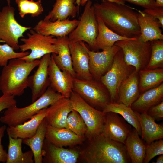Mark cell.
I'll list each match as a JSON object with an SVG mask.
<instances>
[{
  "mask_svg": "<svg viewBox=\"0 0 163 163\" xmlns=\"http://www.w3.org/2000/svg\"><path fill=\"white\" fill-rule=\"evenodd\" d=\"M83 41H70L69 46L72 66L76 78L83 79H93L89 71V56Z\"/></svg>",
  "mask_w": 163,
  "mask_h": 163,
  "instance_id": "16",
  "label": "cell"
},
{
  "mask_svg": "<svg viewBox=\"0 0 163 163\" xmlns=\"http://www.w3.org/2000/svg\"><path fill=\"white\" fill-rule=\"evenodd\" d=\"M42 163H75L80 153L73 149L55 146L45 139L42 149Z\"/></svg>",
  "mask_w": 163,
  "mask_h": 163,
  "instance_id": "18",
  "label": "cell"
},
{
  "mask_svg": "<svg viewBox=\"0 0 163 163\" xmlns=\"http://www.w3.org/2000/svg\"><path fill=\"white\" fill-rule=\"evenodd\" d=\"M84 6L78 25L68 37L71 41L85 42L92 51H97L98 50L96 45L98 25L92 2L88 1Z\"/></svg>",
  "mask_w": 163,
  "mask_h": 163,
  "instance_id": "6",
  "label": "cell"
},
{
  "mask_svg": "<svg viewBox=\"0 0 163 163\" xmlns=\"http://www.w3.org/2000/svg\"><path fill=\"white\" fill-rule=\"evenodd\" d=\"M76 4V0H56L52 9L43 19L55 21L75 18L79 12V6Z\"/></svg>",
  "mask_w": 163,
  "mask_h": 163,
  "instance_id": "27",
  "label": "cell"
},
{
  "mask_svg": "<svg viewBox=\"0 0 163 163\" xmlns=\"http://www.w3.org/2000/svg\"><path fill=\"white\" fill-rule=\"evenodd\" d=\"M56 39L55 44L57 53L51 54L55 63L62 71L68 72L74 78H76L72 66L68 36L58 37Z\"/></svg>",
  "mask_w": 163,
  "mask_h": 163,
  "instance_id": "23",
  "label": "cell"
},
{
  "mask_svg": "<svg viewBox=\"0 0 163 163\" xmlns=\"http://www.w3.org/2000/svg\"><path fill=\"white\" fill-rule=\"evenodd\" d=\"M146 113L155 120L163 119V101L150 107Z\"/></svg>",
  "mask_w": 163,
  "mask_h": 163,
  "instance_id": "39",
  "label": "cell"
},
{
  "mask_svg": "<svg viewBox=\"0 0 163 163\" xmlns=\"http://www.w3.org/2000/svg\"><path fill=\"white\" fill-rule=\"evenodd\" d=\"M139 89L143 93L157 87L163 82V68L149 69L146 68L138 72Z\"/></svg>",
  "mask_w": 163,
  "mask_h": 163,
  "instance_id": "33",
  "label": "cell"
},
{
  "mask_svg": "<svg viewBox=\"0 0 163 163\" xmlns=\"http://www.w3.org/2000/svg\"><path fill=\"white\" fill-rule=\"evenodd\" d=\"M18 7L19 14L22 18L26 15L30 14L35 17L42 14L44 11L41 0L34 1L33 0H15Z\"/></svg>",
  "mask_w": 163,
  "mask_h": 163,
  "instance_id": "34",
  "label": "cell"
},
{
  "mask_svg": "<svg viewBox=\"0 0 163 163\" xmlns=\"http://www.w3.org/2000/svg\"><path fill=\"white\" fill-rule=\"evenodd\" d=\"M96 17L100 18L110 29L117 34L129 38L140 34L138 13L125 4L102 0L93 4Z\"/></svg>",
  "mask_w": 163,
  "mask_h": 163,
  "instance_id": "1",
  "label": "cell"
},
{
  "mask_svg": "<svg viewBox=\"0 0 163 163\" xmlns=\"http://www.w3.org/2000/svg\"><path fill=\"white\" fill-rule=\"evenodd\" d=\"M65 128L78 135L84 137L87 130V126L83 118L79 113L74 109L67 116Z\"/></svg>",
  "mask_w": 163,
  "mask_h": 163,
  "instance_id": "35",
  "label": "cell"
},
{
  "mask_svg": "<svg viewBox=\"0 0 163 163\" xmlns=\"http://www.w3.org/2000/svg\"><path fill=\"white\" fill-rule=\"evenodd\" d=\"M47 108L40 110L29 121L15 126H8L6 129L8 135L14 138L23 139L33 136L46 117Z\"/></svg>",
  "mask_w": 163,
  "mask_h": 163,
  "instance_id": "22",
  "label": "cell"
},
{
  "mask_svg": "<svg viewBox=\"0 0 163 163\" xmlns=\"http://www.w3.org/2000/svg\"><path fill=\"white\" fill-rule=\"evenodd\" d=\"M40 60L27 62L20 58L10 60L3 67L0 76V90L3 94L20 96L28 87V79Z\"/></svg>",
  "mask_w": 163,
  "mask_h": 163,
  "instance_id": "3",
  "label": "cell"
},
{
  "mask_svg": "<svg viewBox=\"0 0 163 163\" xmlns=\"http://www.w3.org/2000/svg\"><path fill=\"white\" fill-rule=\"evenodd\" d=\"M131 125L117 113H106L101 133L105 137L124 144L132 130Z\"/></svg>",
  "mask_w": 163,
  "mask_h": 163,
  "instance_id": "13",
  "label": "cell"
},
{
  "mask_svg": "<svg viewBox=\"0 0 163 163\" xmlns=\"http://www.w3.org/2000/svg\"><path fill=\"white\" fill-rule=\"evenodd\" d=\"M69 98L73 109L79 113L86 125L87 130L85 136L89 141L100 134L106 113L95 108L73 91Z\"/></svg>",
  "mask_w": 163,
  "mask_h": 163,
  "instance_id": "7",
  "label": "cell"
},
{
  "mask_svg": "<svg viewBox=\"0 0 163 163\" xmlns=\"http://www.w3.org/2000/svg\"><path fill=\"white\" fill-rule=\"evenodd\" d=\"M81 0H76V4L77 5L79 6L80 5Z\"/></svg>",
  "mask_w": 163,
  "mask_h": 163,
  "instance_id": "47",
  "label": "cell"
},
{
  "mask_svg": "<svg viewBox=\"0 0 163 163\" xmlns=\"http://www.w3.org/2000/svg\"><path fill=\"white\" fill-rule=\"evenodd\" d=\"M27 33V37L20 39L23 43L19 45L21 52L30 50L29 54L20 59L27 62H31L40 59L48 53H57L55 43L56 38L53 36H45L40 34L33 29Z\"/></svg>",
  "mask_w": 163,
  "mask_h": 163,
  "instance_id": "8",
  "label": "cell"
},
{
  "mask_svg": "<svg viewBox=\"0 0 163 163\" xmlns=\"http://www.w3.org/2000/svg\"><path fill=\"white\" fill-rule=\"evenodd\" d=\"M6 129V126L3 125L0 127V162H6L7 158V152L4 149L2 144V139L4 136L5 132Z\"/></svg>",
  "mask_w": 163,
  "mask_h": 163,
  "instance_id": "43",
  "label": "cell"
},
{
  "mask_svg": "<svg viewBox=\"0 0 163 163\" xmlns=\"http://www.w3.org/2000/svg\"><path fill=\"white\" fill-rule=\"evenodd\" d=\"M63 97L49 86L41 96L30 105L22 108H18L15 106L7 109L0 117V121L9 126L21 124L41 110L47 107Z\"/></svg>",
  "mask_w": 163,
  "mask_h": 163,
  "instance_id": "4",
  "label": "cell"
},
{
  "mask_svg": "<svg viewBox=\"0 0 163 163\" xmlns=\"http://www.w3.org/2000/svg\"><path fill=\"white\" fill-rule=\"evenodd\" d=\"M139 81L138 72L135 70L120 85L118 91V103L130 107L140 94Z\"/></svg>",
  "mask_w": 163,
  "mask_h": 163,
  "instance_id": "26",
  "label": "cell"
},
{
  "mask_svg": "<svg viewBox=\"0 0 163 163\" xmlns=\"http://www.w3.org/2000/svg\"><path fill=\"white\" fill-rule=\"evenodd\" d=\"M47 125L45 118L39 125L36 133L33 136L23 140L22 143L29 147L32 151L35 163H42V149L46 138Z\"/></svg>",
  "mask_w": 163,
  "mask_h": 163,
  "instance_id": "31",
  "label": "cell"
},
{
  "mask_svg": "<svg viewBox=\"0 0 163 163\" xmlns=\"http://www.w3.org/2000/svg\"><path fill=\"white\" fill-rule=\"evenodd\" d=\"M96 18L98 34L96 39V45L98 50H106L113 46L115 43L118 41L135 38H129L117 34L108 28L100 18Z\"/></svg>",
  "mask_w": 163,
  "mask_h": 163,
  "instance_id": "30",
  "label": "cell"
},
{
  "mask_svg": "<svg viewBox=\"0 0 163 163\" xmlns=\"http://www.w3.org/2000/svg\"><path fill=\"white\" fill-rule=\"evenodd\" d=\"M156 7H163V0H155Z\"/></svg>",
  "mask_w": 163,
  "mask_h": 163,
  "instance_id": "45",
  "label": "cell"
},
{
  "mask_svg": "<svg viewBox=\"0 0 163 163\" xmlns=\"http://www.w3.org/2000/svg\"><path fill=\"white\" fill-rule=\"evenodd\" d=\"M140 123L142 139L146 145L163 138V126L156 123L155 120L146 113L135 111Z\"/></svg>",
  "mask_w": 163,
  "mask_h": 163,
  "instance_id": "24",
  "label": "cell"
},
{
  "mask_svg": "<svg viewBox=\"0 0 163 163\" xmlns=\"http://www.w3.org/2000/svg\"><path fill=\"white\" fill-rule=\"evenodd\" d=\"M51 54L48 53L43 56L37 69L32 75L28 77L27 87L31 90L32 102L41 96L50 86L48 67Z\"/></svg>",
  "mask_w": 163,
  "mask_h": 163,
  "instance_id": "14",
  "label": "cell"
},
{
  "mask_svg": "<svg viewBox=\"0 0 163 163\" xmlns=\"http://www.w3.org/2000/svg\"><path fill=\"white\" fill-rule=\"evenodd\" d=\"M30 53L29 51L16 52L12 47L7 43L0 44V66L3 67L7 64L9 60L21 58Z\"/></svg>",
  "mask_w": 163,
  "mask_h": 163,
  "instance_id": "37",
  "label": "cell"
},
{
  "mask_svg": "<svg viewBox=\"0 0 163 163\" xmlns=\"http://www.w3.org/2000/svg\"><path fill=\"white\" fill-rule=\"evenodd\" d=\"M139 39L144 42L163 40V34L158 21L143 11L138 10Z\"/></svg>",
  "mask_w": 163,
  "mask_h": 163,
  "instance_id": "21",
  "label": "cell"
},
{
  "mask_svg": "<svg viewBox=\"0 0 163 163\" xmlns=\"http://www.w3.org/2000/svg\"><path fill=\"white\" fill-rule=\"evenodd\" d=\"M7 158L6 163H34L32 151L23 152L22 144L23 139L14 138L9 135Z\"/></svg>",
  "mask_w": 163,
  "mask_h": 163,
  "instance_id": "29",
  "label": "cell"
},
{
  "mask_svg": "<svg viewBox=\"0 0 163 163\" xmlns=\"http://www.w3.org/2000/svg\"><path fill=\"white\" fill-rule=\"evenodd\" d=\"M85 137L78 135L66 128H56L48 124L46 126V139L58 147H71L81 144Z\"/></svg>",
  "mask_w": 163,
  "mask_h": 163,
  "instance_id": "20",
  "label": "cell"
},
{
  "mask_svg": "<svg viewBox=\"0 0 163 163\" xmlns=\"http://www.w3.org/2000/svg\"><path fill=\"white\" fill-rule=\"evenodd\" d=\"M104 113L113 112L119 114L130 125L133 126L139 136H141V130L139 120L135 111L131 107H128L122 103H110L102 109Z\"/></svg>",
  "mask_w": 163,
  "mask_h": 163,
  "instance_id": "32",
  "label": "cell"
},
{
  "mask_svg": "<svg viewBox=\"0 0 163 163\" xmlns=\"http://www.w3.org/2000/svg\"><path fill=\"white\" fill-rule=\"evenodd\" d=\"M155 163H163V154L160 155L156 159Z\"/></svg>",
  "mask_w": 163,
  "mask_h": 163,
  "instance_id": "46",
  "label": "cell"
},
{
  "mask_svg": "<svg viewBox=\"0 0 163 163\" xmlns=\"http://www.w3.org/2000/svg\"><path fill=\"white\" fill-rule=\"evenodd\" d=\"M135 70L133 66L128 65L125 61L121 49L115 55L108 70L100 79L109 92L110 103H118L120 85Z\"/></svg>",
  "mask_w": 163,
  "mask_h": 163,
  "instance_id": "5",
  "label": "cell"
},
{
  "mask_svg": "<svg viewBox=\"0 0 163 163\" xmlns=\"http://www.w3.org/2000/svg\"><path fill=\"white\" fill-rule=\"evenodd\" d=\"M17 101L14 96L7 94H3L0 97V113L3 110L16 106Z\"/></svg>",
  "mask_w": 163,
  "mask_h": 163,
  "instance_id": "40",
  "label": "cell"
},
{
  "mask_svg": "<svg viewBox=\"0 0 163 163\" xmlns=\"http://www.w3.org/2000/svg\"><path fill=\"white\" fill-rule=\"evenodd\" d=\"M89 56V71L93 79L100 81L101 77L108 70L116 53L121 49L114 45L102 51L90 50L84 43Z\"/></svg>",
  "mask_w": 163,
  "mask_h": 163,
  "instance_id": "12",
  "label": "cell"
},
{
  "mask_svg": "<svg viewBox=\"0 0 163 163\" xmlns=\"http://www.w3.org/2000/svg\"><path fill=\"white\" fill-rule=\"evenodd\" d=\"M146 145L143 163H148L155 156L163 154V140L160 139Z\"/></svg>",
  "mask_w": 163,
  "mask_h": 163,
  "instance_id": "38",
  "label": "cell"
},
{
  "mask_svg": "<svg viewBox=\"0 0 163 163\" xmlns=\"http://www.w3.org/2000/svg\"><path fill=\"white\" fill-rule=\"evenodd\" d=\"M69 18L55 21L41 20L32 29L45 36L51 35L56 37L68 36L77 27L79 21L77 19L70 20Z\"/></svg>",
  "mask_w": 163,
  "mask_h": 163,
  "instance_id": "17",
  "label": "cell"
},
{
  "mask_svg": "<svg viewBox=\"0 0 163 163\" xmlns=\"http://www.w3.org/2000/svg\"><path fill=\"white\" fill-rule=\"evenodd\" d=\"M132 163H143L145 156V145L136 129H132L125 143Z\"/></svg>",
  "mask_w": 163,
  "mask_h": 163,
  "instance_id": "28",
  "label": "cell"
},
{
  "mask_svg": "<svg viewBox=\"0 0 163 163\" xmlns=\"http://www.w3.org/2000/svg\"><path fill=\"white\" fill-rule=\"evenodd\" d=\"M163 101V83L140 94L130 107L134 111L146 113L151 107Z\"/></svg>",
  "mask_w": 163,
  "mask_h": 163,
  "instance_id": "25",
  "label": "cell"
},
{
  "mask_svg": "<svg viewBox=\"0 0 163 163\" xmlns=\"http://www.w3.org/2000/svg\"><path fill=\"white\" fill-rule=\"evenodd\" d=\"M151 42V55L146 68L154 69L163 68V40H158Z\"/></svg>",
  "mask_w": 163,
  "mask_h": 163,
  "instance_id": "36",
  "label": "cell"
},
{
  "mask_svg": "<svg viewBox=\"0 0 163 163\" xmlns=\"http://www.w3.org/2000/svg\"><path fill=\"white\" fill-rule=\"evenodd\" d=\"M143 11L156 19L161 27L163 28V7H156L153 8L145 9Z\"/></svg>",
  "mask_w": 163,
  "mask_h": 163,
  "instance_id": "41",
  "label": "cell"
},
{
  "mask_svg": "<svg viewBox=\"0 0 163 163\" xmlns=\"http://www.w3.org/2000/svg\"><path fill=\"white\" fill-rule=\"evenodd\" d=\"M73 91L94 107L101 108L110 103L109 92L100 81L94 79L73 78Z\"/></svg>",
  "mask_w": 163,
  "mask_h": 163,
  "instance_id": "10",
  "label": "cell"
},
{
  "mask_svg": "<svg viewBox=\"0 0 163 163\" xmlns=\"http://www.w3.org/2000/svg\"><path fill=\"white\" fill-rule=\"evenodd\" d=\"M114 45L120 48L125 61L128 65L133 66L135 72H138L146 68L151 55V42H144L138 37L118 41Z\"/></svg>",
  "mask_w": 163,
  "mask_h": 163,
  "instance_id": "9",
  "label": "cell"
},
{
  "mask_svg": "<svg viewBox=\"0 0 163 163\" xmlns=\"http://www.w3.org/2000/svg\"><path fill=\"white\" fill-rule=\"evenodd\" d=\"M48 73L50 86L63 97L69 98L73 91L74 78L69 72L62 71L58 67L51 54Z\"/></svg>",
  "mask_w": 163,
  "mask_h": 163,
  "instance_id": "15",
  "label": "cell"
},
{
  "mask_svg": "<svg viewBox=\"0 0 163 163\" xmlns=\"http://www.w3.org/2000/svg\"><path fill=\"white\" fill-rule=\"evenodd\" d=\"M6 1L7 2L8 4V5H10V0H6Z\"/></svg>",
  "mask_w": 163,
  "mask_h": 163,
  "instance_id": "48",
  "label": "cell"
},
{
  "mask_svg": "<svg viewBox=\"0 0 163 163\" xmlns=\"http://www.w3.org/2000/svg\"><path fill=\"white\" fill-rule=\"evenodd\" d=\"M80 155L88 163H131L124 144L101 133L89 140Z\"/></svg>",
  "mask_w": 163,
  "mask_h": 163,
  "instance_id": "2",
  "label": "cell"
},
{
  "mask_svg": "<svg viewBox=\"0 0 163 163\" xmlns=\"http://www.w3.org/2000/svg\"><path fill=\"white\" fill-rule=\"evenodd\" d=\"M73 109L69 98L59 99L46 108L45 118L47 124L56 128H65L67 116Z\"/></svg>",
  "mask_w": 163,
  "mask_h": 163,
  "instance_id": "19",
  "label": "cell"
},
{
  "mask_svg": "<svg viewBox=\"0 0 163 163\" xmlns=\"http://www.w3.org/2000/svg\"><path fill=\"white\" fill-rule=\"evenodd\" d=\"M89 0H81L80 5L82 6H84L86 2ZM110 1L117 2L122 4H125V2L122 0H107Z\"/></svg>",
  "mask_w": 163,
  "mask_h": 163,
  "instance_id": "44",
  "label": "cell"
},
{
  "mask_svg": "<svg viewBox=\"0 0 163 163\" xmlns=\"http://www.w3.org/2000/svg\"><path fill=\"white\" fill-rule=\"evenodd\" d=\"M31 27L20 24L15 18V9L11 5L4 7L0 11V40L6 43L14 50L19 49V39Z\"/></svg>",
  "mask_w": 163,
  "mask_h": 163,
  "instance_id": "11",
  "label": "cell"
},
{
  "mask_svg": "<svg viewBox=\"0 0 163 163\" xmlns=\"http://www.w3.org/2000/svg\"><path fill=\"white\" fill-rule=\"evenodd\" d=\"M142 7L145 9L153 8L156 7L155 0H122Z\"/></svg>",
  "mask_w": 163,
  "mask_h": 163,
  "instance_id": "42",
  "label": "cell"
}]
</instances>
